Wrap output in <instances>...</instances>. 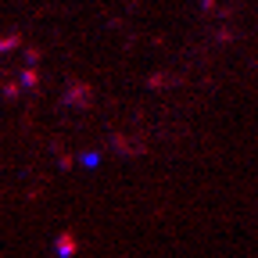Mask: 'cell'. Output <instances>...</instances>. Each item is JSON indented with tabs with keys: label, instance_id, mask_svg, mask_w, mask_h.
<instances>
[{
	"label": "cell",
	"instance_id": "1",
	"mask_svg": "<svg viewBox=\"0 0 258 258\" xmlns=\"http://www.w3.org/2000/svg\"><path fill=\"white\" fill-rule=\"evenodd\" d=\"M57 254H61V258L76 254V237H72V233H61V237H57Z\"/></svg>",
	"mask_w": 258,
	"mask_h": 258
},
{
	"label": "cell",
	"instance_id": "4",
	"mask_svg": "<svg viewBox=\"0 0 258 258\" xmlns=\"http://www.w3.org/2000/svg\"><path fill=\"white\" fill-rule=\"evenodd\" d=\"M22 43V36H18V32H15V36H4V43H0V50H15Z\"/></svg>",
	"mask_w": 258,
	"mask_h": 258
},
{
	"label": "cell",
	"instance_id": "2",
	"mask_svg": "<svg viewBox=\"0 0 258 258\" xmlns=\"http://www.w3.org/2000/svg\"><path fill=\"white\" fill-rule=\"evenodd\" d=\"M18 79H22V86H29V90H32V86H36V83H40V69H36V64H25V69H22V76H18Z\"/></svg>",
	"mask_w": 258,
	"mask_h": 258
},
{
	"label": "cell",
	"instance_id": "3",
	"mask_svg": "<svg viewBox=\"0 0 258 258\" xmlns=\"http://www.w3.org/2000/svg\"><path fill=\"white\" fill-rule=\"evenodd\" d=\"M22 93V79H4V97H18Z\"/></svg>",
	"mask_w": 258,
	"mask_h": 258
},
{
	"label": "cell",
	"instance_id": "5",
	"mask_svg": "<svg viewBox=\"0 0 258 258\" xmlns=\"http://www.w3.org/2000/svg\"><path fill=\"white\" fill-rule=\"evenodd\" d=\"M25 61H29V64H36V61H40V50H36V47H29V50H25Z\"/></svg>",
	"mask_w": 258,
	"mask_h": 258
}]
</instances>
